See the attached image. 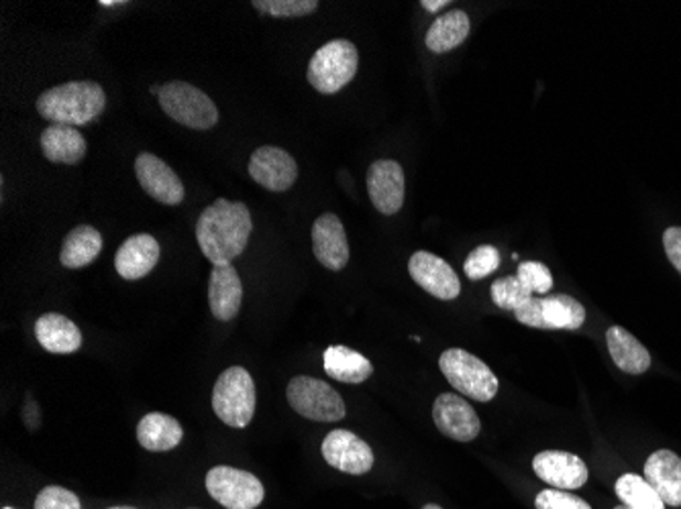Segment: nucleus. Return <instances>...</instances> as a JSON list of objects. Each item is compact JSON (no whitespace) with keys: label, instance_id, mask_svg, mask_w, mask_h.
Instances as JSON below:
<instances>
[{"label":"nucleus","instance_id":"f704fd0d","mask_svg":"<svg viewBox=\"0 0 681 509\" xmlns=\"http://www.w3.org/2000/svg\"><path fill=\"white\" fill-rule=\"evenodd\" d=\"M663 247L668 253L669 262L681 274V226H671L666 231Z\"/></svg>","mask_w":681,"mask_h":509},{"label":"nucleus","instance_id":"2eb2a0df","mask_svg":"<svg viewBox=\"0 0 681 509\" xmlns=\"http://www.w3.org/2000/svg\"><path fill=\"white\" fill-rule=\"evenodd\" d=\"M321 450L333 469L347 475H366L374 467L371 446L352 431L328 432Z\"/></svg>","mask_w":681,"mask_h":509},{"label":"nucleus","instance_id":"9b49d317","mask_svg":"<svg viewBox=\"0 0 681 509\" xmlns=\"http://www.w3.org/2000/svg\"><path fill=\"white\" fill-rule=\"evenodd\" d=\"M250 176L253 182L270 192H286L298 178V166L289 151L265 145L251 153Z\"/></svg>","mask_w":681,"mask_h":509},{"label":"nucleus","instance_id":"4468645a","mask_svg":"<svg viewBox=\"0 0 681 509\" xmlns=\"http://www.w3.org/2000/svg\"><path fill=\"white\" fill-rule=\"evenodd\" d=\"M137 182L159 204L178 206L186 197L184 183L170 166L154 153H139L135 159Z\"/></svg>","mask_w":681,"mask_h":509},{"label":"nucleus","instance_id":"c85d7f7f","mask_svg":"<svg viewBox=\"0 0 681 509\" xmlns=\"http://www.w3.org/2000/svg\"><path fill=\"white\" fill-rule=\"evenodd\" d=\"M490 294H492L494 304L502 308V310H509V312H516L518 308H523L526 301L535 298L533 291L524 288L523 282L516 275H509V277L496 279L492 284V288H490Z\"/></svg>","mask_w":681,"mask_h":509},{"label":"nucleus","instance_id":"72a5a7b5","mask_svg":"<svg viewBox=\"0 0 681 509\" xmlns=\"http://www.w3.org/2000/svg\"><path fill=\"white\" fill-rule=\"evenodd\" d=\"M537 509H591L588 501L582 497L572 496L559 489H543L535 499Z\"/></svg>","mask_w":681,"mask_h":509},{"label":"nucleus","instance_id":"423d86ee","mask_svg":"<svg viewBox=\"0 0 681 509\" xmlns=\"http://www.w3.org/2000/svg\"><path fill=\"white\" fill-rule=\"evenodd\" d=\"M439 367L459 393L475 402H490L499 393V379L494 371L482 359L463 349H447L439 359Z\"/></svg>","mask_w":681,"mask_h":509},{"label":"nucleus","instance_id":"ea45409f","mask_svg":"<svg viewBox=\"0 0 681 509\" xmlns=\"http://www.w3.org/2000/svg\"><path fill=\"white\" fill-rule=\"evenodd\" d=\"M615 509H629V508H627V506H616Z\"/></svg>","mask_w":681,"mask_h":509},{"label":"nucleus","instance_id":"a878e982","mask_svg":"<svg viewBox=\"0 0 681 509\" xmlns=\"http://www.w3.org/2000/svg\"><path fill=\"white\" fill-rule=\"evenodd\" d=\"M470 31L472 21L468 13L461 9H453L432 23L431 29L427 31L425 43L432 53L453 52L470 38Z\"/></svg>","mask_w":681,"mask_h":509},{"label":"nucleus","instance_id":"7ed1b4c3","mask_svg":"<svg viewBox=\"0 0 681 509\" xmlns=\"http://www.w3.org/2000/svg\"><path fill=\"white\" fill-rule=\"evenodd\" d=\"M255 383L243 367H229L217 379L212 390V410L231 428L250 426L255 414Z\"/></svg>","mask_w":681,"mask_h":509},{"label":"nucleus","instance_id":"f257e3e1","mask_svg":"<svg viewBox=\"0 0 681 509\" xmlns=\"http://www.w3.org/2000/svg\"><path fill=\"white\" fill-rule=\"evenodd\" d=\"M253 221L243 202L219 198L197 222L198 247L212 265H229L250 243Z\"/></svg>","mask_w":681,"mask_h":509},{"label":"nucleus","instance_id":"bb28decb","mask_svg":"<svg viewBox=\"0 0 681 509\" xmlns=\"http://www.w3.org/2000/svg\"><path fill=\"white\" fill-rule=\"evenodd\" d=\"M103 251V235L88 224L76 226L67 233L60 251V262L67 269H82L91 265Z\"/></svg>","mask_w":681,"mask_h":509},{"label":"nucleus","instance_id":"20e7f679","mask_svg":"<svg viewBox=\"0 0 681 509\" xmlns=\"http://www.w3.org/2000/svg\"><path fill=\"white\" fill-rule=\"evenodd\" d=\"M158 98L161 110L188 129L209 131L219 123L217 105L205 92L188 82L174 79L164 84Z\"/></svg>","mask_w":681,"mask_h":509},{"label":"nucleus","instance_id":"7c9ffc66","mask_svg":"<svg viewBox=\"0 0 681 509\" xmlns=\"http://www.w3.org/2000/svg\"><path fill=\"white\" fill-rule=\"evenodd\" d=\"M255 11L272 17H306L318 9L316 0H253Z\"/></svg>","mask_w":681,"mask_h":509},{"label":"nucleus","instance_id":"a211bd4d","mask_svg":"<svg viewBox=\"0 0 681 509\" xmlns=\"http://www.w3.org/2000/svg\"><path fill=\"white\" fill-rule=\"evenodd\" d=\"M161 248L159 243L147 233L133 235L118 247L115 255V269L123 279H142L145 275L151 274L154 267L158 265Z\"/></svg>","mask_w":681,"mask_h":509},{"label":"nucleus","instance_id":"dca6fc26","mask_svg":"<svg viewBox=\"0 0 681 509\" xmlns=\"http://www.w3.org/2000/svg\"><path fill=\"white\" fill-rule=\"evenodd\" d=\"M538 479L551 487L574 491L588 481V467L582 458L564 450H543L533 458Z\"/></svg>","mask_w":681,"mask_h":509},{"label":"nucleus","instance_id":"c9c22d12","mask_svg":"<svg viewBox=\"0 0 681 509\" xmlns=\"http://www.w3.org/2000/svg\"><path fill=\"white\" fill-rule=\"evenodd\" d=\"M447 4H449V0H422L420 2V7H425V11H429V13H437Z\"/></svg>","mask_w":681,"mask_h":509},{"label":"nucleus","instance_id":"f8f14e48","mask_svg":"<svg viewBox=\"0 0 681 509\" xmlns=\"http://www.w3.org/2000/svg\"><path fill=\"white\" fill-rule=\"evenodd\" d=\"M408 274L419 284L420 288L429 291L437 300H455L461 294L455 269L441 257L432 255L429 251H417L408 262Z\"/></svg>","mask_w":681,"mask_h":509},{"label":"nucleus","instance_id":"e433bc0d","mask_svg":"<svg viewBox=\"0 0 681 509\" xmlns=\"http://www.w3.org/2000/svg\"><path fill=\"white\" fill-rule=\"evenodd\" d=\"M98 4L101 7H118V4H125V0H101Z\"/></svg>","mask_w":681,"mask_h":509},{"label":"nucleus","instance_id":"39448f33","mask_svg":"<svg viewBox=\"0 0 681 509\" xmlns=\"http://www.w3.org/2000/svg\"><path fill=\"white\" fill-rule=\"evenodd\" d=\"M359 53L352 41L333 40L313 55L306 76L321 94H335L345 88L357 74Z\"/></svg>","mask_w":681,"mask_h":509},{"label":"nucleus","instance_id":"9d476101","mask_svg":"<svg viewBox=\"0 0 681 509\" xmlns=\"http://www.w3.org/2000/svg\"><path fill=\"white\" fill-rule=\"evenodd\" d=\"M367 194L378 212L392 216L405 204V170L394 159H378L367 170Z\"/></svg>","mask_w":681,"mask_h":509},{"label":"nucleus","instance_id":"0eeeda50","mask_svg":"<svg viewBox=\"0 0 681 509\" xmlns=\"http://www.w3.org/2000/svg\"><path fill=\"white\" fill-rule=\"evenodd\" d=\"M286 397L292 410L302 418L315 422H339L345 418V402L327 381L298 375L290 381Z\"/></svg>","mask_w":681,"mask_h":509},{"label":"nucleus","instance_id":"473e14b6","mask_svg":"<svg viewBox=\"0 0 681 509\" xmlns=\"http://www.w3.org/2000/svg\"><path fill=\"white\" fill-rule=\"evenodd\" d=\"M35 509H82V506L78 496L72 494L70 489L50 485L41 489L40 496L35 499Z\"/></svg>","mask_w":681,"mask_h":509},{"label":"nucleus","instance_id":"6e6552de","mask_svg":"<svg viewBox=\"0 0 681 509\" xmlns=\"http://www.w3.org/2000/svg\"><path fill=\"white\" fill-rule=\"evenodd\" d=\"M514 316L526 327L541 330H577L586 322V308L576 298L557 294L531 298Z\"/></svg>","mask_w":681,"mask_h":509},{"label":"nucleus","instance_id":"5701e85b","mask_svg":"<svg viewBox=\"0 0 681 509\" xmlns=\"http://www.w3.org/2000/svg\"><path fill=\"white\" fill-rule=\"evenodd\" d=\"M608 353L616 367L629 375H641L651 367V354L645 349L641 340L632 337L627 328L610 327L606 332Z\"/></svg>","mask_w":681,"mask_h":509},{"label":"nucleus","instance_id":"2f4dec72","mask_svg":"<svg viewBox=\"0 0 681 509\" xmlns=\"http://www.w3.org/2000/svg\"><path fill=\"white\" fill-rule=\"evenodd\" d=\"M516 277L523 282L526 289L533 291V296H545L553 288V275L549 267L538 262H523L518 265V274Z\"/></svg>","mask_w":681,"mask_h":509},{"label":"nucleus","instance_id":"6ab92c4d","mask_svg":"<svg viewBox=\"0 0 681 509\" xmlns=\"http://www.w3.org/2000/svg\"><path fill=\"white\" fill-rule=\"evenodd\" d=\"M243 301V284L237 274L235 267L229 265H214L209 282V304L210 312L221 320L229 322L233 320Z\"/></svg>","mask_w":681,"mask_h":509},{"label":"nucleus","instance_id":"b1692460","mask_svg":"<svg viewBox=\"0 0 681 509\" xmlns=\"http://www.w3.org/2000/svg\"><path fill=\"white\" fill-rule=\"evenodd\" d=\"M182 424L161 412L145 414L137 424V441L149 453H168L182 443Z\"/></svg>","mask_w":681,"mask_h":509},{"label":"nucleus","instance_id":"f3484780","mask_svg":"<svg viewBox=\"0 0 681 509\" xmlns=\"http://www.w3.org/2000/svg\"><path fill=\"white\" fill-rule=\"evenodd\" d=\"M313 251L323 267L340 272L349 262V241L337 214H321L313 224Z\"/></svg>","mask_w":681,"mask_h":509},{"label":"nucleus","instance_id":"4c0bfd02","mask_svg":"<svg viewBox=\"0 0 681 509\" xmlns=\"http://www.w3.org/2000/svg\"><path fill=\"white\" fill-rule=\"evenodd\" d=\"M422 509H443V508H439L437 503H427V506H425V508Z\"/></svg>","mask_w":681,"mask_h":509},{"label":"nucleus","instance_id":"58836bf2","mask_svg":"<svg viewBox=\"0 0 681 509\" xmlns=\"http://www.w3.org/2000/svg\"><path fill=\"white\" fill-rule=\"evenodd\" d=\"M108 509H135V508H129V506H117V508H108Z\"/></svg>","mask_w":681,"mask_h":509},{"label":"nucleus","instance_id":"a19ab883","mask_svg":"<svg viewBox=\"0 0 681 509\" xmlns=\"http://www.w3.org/2000/svg\"><path fill=\"white\" fill-rule=\"evenodd\" d=\"M2 509H13V508H2Z\"/></svg>","mask_w":681,"mask_h":509},{"label":"nucleus","instance_id":"1a4fd4ad","mask_svg":"<svg viewBox=\"0 0 681 509\" xmlns=\"http://www.w3.org/2000/svg\"><path fill=\"white\" fill-rule=\"evenodd\" d=\"M209 496L227 509H255L263 501L262 481L248 470L214 467L207 475Z\"/></svg>","mask_w":681,"mask_h":509},{"label":"nucleus","instance_id":"393cba45","mask_svg":"<svg viewBox=\"0 0 681 509\" xmlns=\"http://www.w3.org/2000/svg\"><path fill=\"white\" fill-rule=\"evenodd\" d=\"M323 367L328 378L340 383H364L374 373V365L367 357L343 344L328 347L323 354Z\"/></svg>","mask_w":681,"mask_h":509},{"label":"nucleus","instance_id":"f03ea898","mask_svg":"<svg viewBox=\"0 0 681 509\" xmlns=\"http://www.w3.org/2000/svg\"><path fill=\"white\" fill-rule=\"evenodd\" d=\"M105 106V91L96 82H67L43 92L38 98L41 117L52 120V125L76 129L101 117Z\"/></svg>","mask_w":681,"mask_h":509},{"label":"nucleus","instance_id":"c756f323","mask_svg":"<svg viewBox=\"0 0 681 509\" xmlns=\"http://www.w3.org/2000/svg\"><path fill=\"white\" fill-rule=\"evenodd\" d=\"M500 251L492 245H482V247L473 248L470 257L463 263V272L472 279L480 282L488 275L494 274L500 267Z\"/></svg>","mask_w":681,"mask_h":509},{"label":"nucleus","instance_id":"ddd939ff","mask_svg":"<svg viewBox=\"0 0 681 509\" xmlns=\"http://www.w3.org/2000/svg\"><path fill=\"white\" fill-rule=\"evenodd\" d=\"M432 420L437 431L443 432L451 441L472 443L482 431V422L470 402L455 393H441L432 404Z\"/></svg>","mask_w":681,"mask_h":509},{"label":"nucleus","instance_id":"cd10ccee","mask_svg":"<svg viewBox=\"0 0 681 509\" xmlns=\"http://www.w3.org/2000/svg\"><path fill=\"white\" fill-rule=\"evenodd\" d=\"M616 496L629 509H666L663 499L656 489L635 473H627L616 481Z\"/></svg>","mask_w":681,"mask_h":509},{"label":"nucleus","instance_id":"aec40b11","mask_svg":"<svg viewBox=\"0 0 681 509\" xmlns=\"http://www.w3.org/2000/svg\"><path fill=\"white\" fill-rule=\"evenodd\" d=\"M645 479L666 506L681 508V458L673 450H657L645 463Z\"/></svg>","mask_w":681,"mask_h":509},{"label":"nucleus","instance_id":"4be33fe9","mask_svg":"<svg viewBox=\"0 0 681 509\" xmlns=\"http://www.w3.org/2000/svg\"><path fill=\"white\" fill-rule=\"evenodd\" d=\"M41 151L53 163L76 166L86 156L88 145L76 127L50 125L41 132Z\"/></svg>","mask_w":681,"mask_h":509},{"label":"nucleus","instance_id":"412c9836","mask_svg":"<svg viewBox=\"0 0 681 509\" xmlns=\"http://www.w3.org/2000/svg\"><path fill=\"white\" fill-rule=\"evenodd\" d=\"M35 337L48 353L72 354L82 347L80 328L62 314H43L35 322Z\"/></svg>","mask_w":681,"mask_h":509}]
</instances>
